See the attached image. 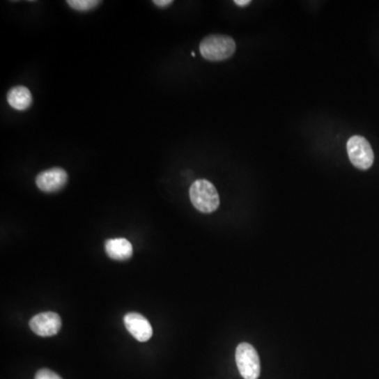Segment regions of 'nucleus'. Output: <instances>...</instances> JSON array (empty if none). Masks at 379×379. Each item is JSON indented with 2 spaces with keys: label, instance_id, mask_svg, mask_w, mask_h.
<instances>
[{
  "label": "nucleus",
  "instance_id": "f257e3e1",
  "mask_svg": "<svg viewBox=\"0 0 379 379\" xmlns=\"http://www.w3.org/2000/svg\"><path fill=\"white\" fill-rule=\"evenodd\" d=\"M190 199L201 213H213L220 205L219 194L213 183L206 179L194 181L190 187Z\"/></svg>",
  "mask_w": 379,
  "mask_h": 379
},
{
  "label": "nucleus",
  "instance_id": "f03ea898",
  "mask_svg": "<svg viewBox=\"0 0 379 379\" xmlns=\"http://www.w3.org/2000/svg\"><path fill=\"white\" fill-rule=\"evenodd\" d=\"M236 50L234 39L226 35H210L199 45L203 59L209 61H222L230 59Z\"/></svg>",
  "mask_w": 379,
  "mask_h": 379
},
{
  "label": "nucleus",
  "instance_id": "7ed1b4c3",
  "mask_svg": "<svg viewBox=\"0 0 379 379\" xmlns=\"http://www.w3.org/2000/svg\"><path fill=\"white\" fill-rule=\"evenodd\" d=\"M235 359L237 368L245 379H258L261 375V360L252 345L242 343L237 346Z\"/></svg>",
  "mask_w": 379,
  "mask_h": 379
},
{
  "label": "nucleus",
  "instance_id": "20e7f679",
  "mask_svg": "<svg viewBox=\"0 0 379 379\" xmlns=\"http://www.w3.org/2000/svg\"><path fill=\"white\" fill-rule=\"evenodd\" d=\"M348 155L350 162L359 170H368L374 162V152L366 138L353 136L348 140Z\"/></svg>",
  "mask_w": 379,
  "mask_h": 379
},
{
  "label": "nucleus",
  "instance_id": "39448f33",
  "mask_svg": "<svg viewBox=\"0 0 379 379\" xmlns=\"http://www.w3.org/2000/svg\"><path fill=\"white\" fill-rule=\"evenodd\" d=\"M29 325L38 337H49L59 334L63 321L57 313L42 312L33 316Z\"/></svg>",
  "mask_w": 379,
  "mask_h": 379
},
{
  "label": "nucleus",
  "instance_id": "423d86ee",
  "mask_svg": "<svg viewBox=\"0 0 379 379\" xmlns=\"http://www.w3.org/2000/svg\"><path fill=\"white\" fill-rule=\"evenodd\" d=\"M67 183V172L61 168L49 169L39 173L36 177L37 187L45 193L59 192Z\"/></svg>",
  "mask_w": 379,
  "mask_h": 379
},
{
  "label": "nucleus",
  "instance_id": "0eeeda50",
  "mask_svg": "<svg viewBox=\"0 0 379 379\" xmlns=\"http://www.w3.org/2000/svg\"><path fill=\"white\" fill-rule=\"evenodd\" d=\"M123 321H125V327L130 334L140 343H146L153 335V327H152L151 323L139 313H127L125 314Z\"/></svg>",
  "mask_w": 379,
  "mask_h": 379
},
{
  "label": "nucleus",
  "instance_id": "6e6552de",
  "mask_svg": "<svg viewBox=\"0 0 379 379\" xmlns=\"http://www.w3.org/2000/svg\"><path fill=\"white\" fill-rule=\"evenodd\" d=\"M107 255L113 261H127L133 255V246L125 238H114L105 244Z\"/></svg>",
  "mask_w": 379,
  "mask_h": 379
},
{
  "label": "nucleus",
  "instance_id": "1a4fd4ad",
  "mask_svg": "<svg viewBox=\"0 0 379 379\" xmlns=\"http://www.w3.org/2000/svg\"><path fill=\"white\" fill-rule=\"evenodd\" d=\"M8 102L12 108L18 111H24L32 105V94L26 86H15L8 92Z\"/></svg>",
  "mask_w": 379,
  "mask_h": 379
},
{
  "label": "nucleus",
  "instance_id": "9d476101",
  "mask_svg": "<svg viewBox=\"0 0 379 379\" xmlns=\"http://www.w3.org/2000/svg\"><path fill=\"white\" fill-rule=\"evenodd\" d=\"M67 3L76 11L88 12L98 8L102 1H98V0H69Z\"/></svg>",
  "mask_w": 379,
  "mask_h": 379
},
{
  "label": "nucleus",
  "instance_id": "9b49d317",
  "mask_svg": "<svg viewBox=\"0 0 379 379\" xmlns=\"http://www.w3.org/2000/svg\"><path fill=\"white\" fill-rule=\"evenodd\" d=\"M35 379H63L50 369H40L35 375Z\"/></svg>",
  "mask_w": 379,
  "mask_h": 379
},
{
  "label": "nucleus",
  "instance_id": "f8f14e48",
  "mask_svg": "<svg viewBox=\"0 0 379 379\" xmlns=\"http://www.w3.org/2000/svg\"><path fill=\"white\" fill-rule=\"evenodd\" d=\"M153 3L154 5L157 6V7L166 8L172 5L173 1L172 0H154Z\"/></svg>",
  "mask_w": 379,
  "mask_h": 379
},
{
  "label": "nucleus",
  "instance_id": "ddd939ff",
  "mask_svg": "<svg viewBox=\"0 0 379 379\" xmlns=\"http://www.w3.org/2000/svg\"><path fill=\"white\" fill-rule=\"evenodd\" d=\"M234 3L238 7H247L250 5L251 0H235Z\"/></svg>",
  "mask_w": 379,
  "mask_h": 379
}]
</instances>
